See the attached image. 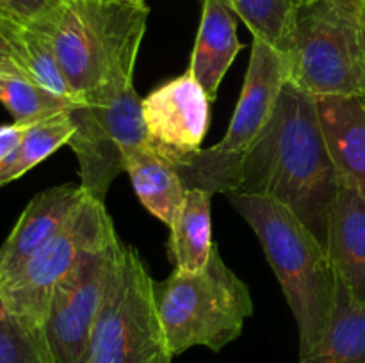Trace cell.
Listing matches in <instances>:
<instances>
[{
  "label": "cell",
  "mask_w": 365,
  "mask_h": 363,
  "mask_svg": "<svg viewBox=\"0 0 365 363\" xmlns=\"http://www.w3.org/2000/svg\"><path fill=\"white\" fill-rule=\"evenodd\" d=\"M341 187L316 98L287 80L266 128L246 155L237 192L282 203L327 244L328 221Z\"/></svg>",
  "instance_id": "1"
},
{
  "label": "cell",
  "mask_w": 365,
  "mask_h": 363,
  "mask_svg": "<svg viewBox=\"0 0 365 363\" xmlns=\"http://www.w3.org/2000/svg\"><path fill=\"white\" fill-rule=\"evenodd\" d=\"M145 0H68L48 31L75 100L134 85V68L148 23Z\"/></svg>",
  "instance_id": "2"
},
{
  "label": "cell",
  "mask_w": 365,
  "mask_h": 363,
  "mask_svg": "<svg viewBox=\"0 0 365 363\" xmlns=\"http://www.w3.org/2000/svg\"><path fill=\"white\" fill-rule=\"evenodd\" d=\"M225 196L259 237L294 315L299 354H305L319 338L334 308L337 278L327 248L282 203L237 191Z\"/></svg>",
  "instance_id": "3"
},
{
  "label": "cell",
  "mask_w": 365,
  "mask_h": 363,
  "mask_svg": "<svg viewBox=\"0 0 365 363\" xmlns=\"http://www.w3.org/2000/svg\"><path fill=\"white\" fill-rule=\"evenodd\" d=\"M153 301L173 356L196 345L221 351L241 337L255 312L248 285L223 262L217 246L202 270L175 269L153 281Z\"/></svg>",
  "instance_id": "4"
},
{
  "label": "cell",
  "mask_w": 365,
  "mask_h": 363,
  "mask_svg": "<svg viewBox=\"0 0 365 363\" xmlns=\"http://www.w3.org/2000/svg\"><path fill=\"white\" fill-rule=\"evenodd\" d=\"M362 36L360 0H302L282 53L287 80L312 96H359Z\"/></svg>",
  "instance_id": "5"
},
{
  "label": "cell",
  "mask_w": 365,
  "mask_h": 363,
  "mask_svg": "<svg viewBox=\"0 0 365 363\" xmlns=\"http://www.w3.org/2000/svg\"><path fill=\"white\" fill-rule=\"evenodd\" d=\"M153 280L132 246L121 242L110 270L86 363H171Z\"/></svg>",
  "instance_id": "6"
},
{
  "label": "cell",
  "mask_w": 365,
  "mask_h": 363,
  "mask_svg": "<svg viewBox=\"0 0 365 363\" xmlns=\"http://www.w3.org/2000/svg\"><path fill=\"white\" fill-rule=\"evenodd\" d=\"M285 82L287 68L280 52L253 38L245 85L225 137L175 166L185 189L212 196L237 191L246 155L266 128Z\"/></svg>",
  "instance_id": "7"
},
{
  "label": "cell",
  "mask_w": 365,
  "mask_h": 363,
  "mask_svg": "<svg viewBox=\"0 0 365 363\" xmlns=\"http://www.w3.org/2000/svg\"><path fill=\"white\" fill-rule=\"evenodd\" d=\"M70 117L75 132L68 146L77 155L81 185L103 203L110 184L127 169L128 155L150 144L141 98L134 85L93 93L73 103Z\"/></svg>",
  "instance_id": "8"
},
{
  "label": "cell",
  "mask_w": 365,
  "mask_h": 363,
  "mask_svg": "<svg viewBox=\"0 0 365 363\" xmlns=\"http://www.w3.org/2000/svg\"><path fill=\"white\" fill-rule=\"evenodd\" d=\"M106 205L89 196L68 226L39 249L9 281L0 285L4 301L41 333L56 288L96 249L116 238Z\"/></svg>",
  "instance_id": "9"
},
{
  "label": "cell",
  "mask_w": 365,
  "mask_h": 363,
  "mask_svg": "<svg viewBox=\"0 0 365 363\" xmlns=\"http://www.w3.org/2000/svg\"><path fill=\"white\" fill-rule=\"evenodd\" d=\"M120 244L116 237L91 253L53 292L41 327L50 363H86Z\"/></svg>",
  "instance_id": "10"
},
{
  "label": "cell",
  "mask_w": 365,
  "mask_h": 363,
  "mask_svg": "<svg viewBox=\"0 0 365 363\" xmlns=\"http://www.w3.org/2000/svg\"><path fill=\"white\" fill-rule=\"evenodd\" d=\"M141 110L150 144L173 167L202 149L210 100L189 70L153 89L141 100Z\"/></svg>",
  "instance_id": "11"
},
{
  "label": "cell",
  "mask_w": 365,
  "mask_h": 363,
  "mask_svg": "<svg viewBox=\"0 0 365 363\" xmlns=\"http://www.w3.org/2000/svg\"><path fill=\"white\" fill-rule=\"evenodd\" d=\"M88 198L82 185L70 184L36 194L0 248V285L9 281L39 249L57 237Z\"/></svg>",
  "instance_id": "12"
},
{
  "label": "cell",
  "mask_w": 365,
  "mask_h": 363,
  "mask_svg": "<svg viewBox=\"0 0 365 363\" xmlns=\"http://www.w3.org/2000/svg\"><path fill=\"white\" fill-rule=\"evenodd\" d=\"M316 98L324 142L342 185L365 198V102L360 96L327 95Z\"/></svg>",
  "instance_id": "13"
},
{
  "label": "cell",
  "mask_w": 365,
  "mask_h": 363,
  "mask_svg": "<svg viewBox=\"0 0 365 363\" xmlns=\"http://www.w3.org/2000/svg\"><path fill=\"white\" fill-rule=\"evenodd\" d=\"M324 246L335 278L356 301L365 302V198L349 185L339 191Z\"/></svg>",
  "instance_id": "14"
},
{
  "label": "cell",
  "mask_w": 365,
  "mask_h": 363,
  "mask_svg": "<svg viewBox=\"0 0 365 363\" xmlns=\"http://www.w3.org/2000/svg\"><path fill=\"white\" fill-rule=\"evenodd\" d=\"M242 45L237 38V16L225 0H202V20L191 53L189 71L210 102Z\"/></svg>",
  "instance_id": "15"
},
{
  "label": "cell",
  "mask_w": 365,
  "mask_h": 363,
  "mask_svg": "<svg viewBox=\"0 0 365 363\" xmlns=\"http://www.w3.org/2000/svg\"><path fill=\"white\" fill-rule=\"evenodd\" d=\"M298 363H365V302L337 280L330 319Z\"/></svg>",
  "instance_id": "16"
},
{
  "label": "cell",
  "mask_w": 365,
  "mask_h": 363,
  "mask_svg": "<svg viewBox=\"0 0 365 363\" xmlns=\"http://www.w3.org/2000/svg\"><path fill=\"white\" fill-rule=\"evenodd\" d=\"M125 171L143 206L166 226H171L187 192L173 164L159 155L152 144H146L128 155Z\"/></svg>",
  "instance_id": "17"
},
{
  "label": "cell",
  "mask_w": 365,
  "mask_h": 363,
  "mask_svg": "<svg viewBox=\"0 0 365 363\" xmlns=\"http://www.w3.org/2000/svg\"><path fill=\"white\" fill-rule=\"evenodd\" d=\"M210 203V192L200 189H187L185 192L170 226V260L175 263V269L196 273L209 262L216 246L212 241Z\"/></svg>",
  "instance_id": "18"
},
{
  "label": "cell",
  "mask_w": 365,
  "mask_h": 363,
  "mask_svg": "<svg viewBox=\"0 0 365 363\" xmlns=\"http://www.w3.org/2000/svg\"><path fill=\"white\" fill-rule=\"evenodd\" d=\"M0 32L9 45L14 63L31 80L38 82L39 85L63 98L77 102L71 95L70 85L61 71L52 45L45 34L14 20H7L0 27Z\"/></svg>",
  "instance_id": "19"
},
{
  "label": "cell",
  "mask_w": 365,
  "mask_h": 363,
  "mask_svg": "<svg viewBox=\"0 0 365 363\" xmlns=\"http://www.w3.org/2000/svg\"><path fill=\"white\" fill-rule=\"evenodd\" d=\"M73 107V105H71ZM75 132L70 110L31 125L13 153L0 160V185L16 180L39 162L68 144Z\"/></svg>",
  "instance_id": "20"
},
{
  "label": "cell",
  "mask_w": 365,
  "mask_h": 363,
  "mask_svg": "<svg viewBox=\"0 0 365 363\" xmlns=\"http://www.w3.org/2000/svg\"><path fill=\"white\" fill-rule=\"evenodd\" d=\"M0 102L9 110L14 123L21 125H34L63 114L75 103L25 75H0Z\"/></svg>",
  "instance_id": "21"
},
{
  "label": "cell",
  "mask_w": 365,
  "mask_h": 363,
  "mask_svg": "<svg viewBox=\"0 0 365 363\" xmlns=\"http://www.w3.org/2000/svg\"><path fill=\"white\" fill-rule=\"evenodd\" d=\"M235 16L241 18L255 39L267 43L282 53L291 36L296 7L302 0H225Z\"/></svg>",
  "instance_id": "22"
},
{
  "label": "cell",
  "mask_w": 365,
  "mask_h": 363,
  "mask_svg": "<svg viewBox=\"0 0 365 363\" xmlns=\"http://www.w3.org/2000/svg\"><path fill=\"white\" fill-rule=\"evenodd\" d=\"M0 363H50L43 337L4 301L0 292Z\"/></svg>",
  "instance_id": "23"
},
{
  "label": "cell",
  "mask_w": 365,
  "mask_h": 363,
  "mask_svg": "<svg viewBox=\"0 0 365 363\" xmlns=\"http://www.w3.org/2000/svg\"><path fill=\"white\" fill-rule=\"evenodd\" d=\"M68 0H0V9L18 23L38 32L52 27Z\"/></svg>",
  "instance_id": "24"
},
{
  "label": "cell",
  "mask_w": 365,
  "mask_h": 363,
  "mask_svg": "<svg viewBox=\"0 0 365 363\" xmlns=\"http://www.w3.org/2000/svg\"><path fill=\"white\" fill-rule=\"evenodd\" d=\"M29 127L31 125H0V160H4L9 153L14 152V148L20 144Z\"/></svg>",
  "instance_id": "25"
},
{
  "label": "cell",
  "mask_w": 365,
  "mask_h": 363,
  "mask_svg": "<svg viewBox=\"0 0 365 363\" xmlns=\"http://www.w3.org/2000/svg\"><path fill=\"white\" fill-rule=\"evenodd\" d=\"M2 27V25H0ZM0 75H25L24 71L18 68V64L14 63V59L11 57V48L7 45L6 38L0 32ZM27 77V75H25Z\"/></svg>",
  "instance_id": "26"
},
{
  "label": "cell",
  "mask_w": 365,
  "mask_h": 363,
  "mask_svg": "<svg viewBox=\"0 0 365 363\" xmlns=\"http://www.w3.org/2000/svg\"><path fill=\"white\" fill-rule=\"evenodd\" d=\"M362 43H364V70H362V88H360V95L359 96L365 102V28H364Z\"/></svg>",
  "instance_id": "27"
},
{
  "label": "cell",
  "mask_w": 365,
  "mask_h": 363,
  "mask_svg": "<svg viewBox=\"0 0 365 363\" xmlns=\"http://www.w3.org/2000/svg\"><path fill=\"white\" fill-rule=\"evenodd\" d=\"M360 14H362V25L365 28V0H360Z\"/></svg>",
  "instance_id": "28"
},
{
  "label": "cell",
  "mask_w": 365,
  "mask_h": 363,
  "mask_svg": "<svg viewBox=\"0 0 365 363\" xmlns=\"http://www.w3.org/2000/svg\"><path fill=\"white\" fill-rule=\"evenodd\" d=\"M7 20H13V18H9V16H7L6 13H4L2 9H0V25H4V23H6Z\"/></svg>",
  "instance_id": "29"
}]
</instances>
